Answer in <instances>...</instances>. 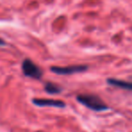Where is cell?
<instances>
[{"instance_id":"obj_6","label":"cell","mask_w":132,"mask_h":132,"mask_svg":"<svg viewBox=\"0 0 132 132\" xmlns=\"http://www.w3.org/2000/svg\"><path fill=\"white\" fill-rule=\"evenodd\" d=\"M44 90L49 94H57L62 92L61 87H59L58 85L52 82H46L45 85H44Z\"/></svg>"},{"instance_id":"obj_2","label":"cell","mask_w":132,"mask_h":132,"mask_svg":"<svg viewBox=\"0 0 132 132\" xmlns=\"http://www.w3.org/2000/svg\"><path fill=\"white\" fill-rule=\"evenodd\" d=\"M22 70L26 76L34 79H40L43 76V71L40 69L38 65L32 62L30 59L24 60L22 63Z\"/></svg>"},{"instance_id":"obj_4","label":"cell","mask_w":132,"mask_h":132,"mask_svg":"<svg viewBox=\"0 0 132 132\" xmlns=\"http://www.w3.org/2000/svg\"><path fill=\"white\" fill-rule=\"evenodd\" d=\"M33 103L39 107H53V108H64L65 103L62 101L53 99H34Z\"/></svg>"},{"instance_id":"obj_5","label":"cell","mask_w":132,"mask_h":132,"mask_svg":"<svg viewBox=\"0 0 132 132\" xmlns=\"http://www.w3.org/2000/svg\"><path fill=\"white\" fill-rule=\"evenodd\" d=\"M107 82H108V84L111 85V86L119 87V88L124 89V90H132V82H130V81H122V80L110 78V79L107 80Z\"/></svg>"},{"instance_id":"obj_7","label":"cell","mask_w":132,"mask_h":132,"mask_svg":"<svg viewBox=\"0 0 132 132\" xmlns=\"http://www.w3.org/2000/svg\"><path fill=\"white\" fill-rule=\"evenodd\" d=\"M4 44H5L4 41H3V40H1V39H0V45H4Z\"/></svg>"},{"instance_id":"obj_3","label":"cell","mask_w":132,"mask_h":132,"mask_svg":"<svg viewBox=\"0 0 132 132\" xmlns=\"http://www.w3.org/2000/svg\"><path fill=\"white\" fill-rule=\"evenodd\" d=\"M88 70L87 65H71L67 67H60V66H53L51 71L59 75H71V74L82 72Z\"/></svg>"},{"instance_id":"obj_1","label":"cell","mask_w":132,"mask_h":132,"mask_svg":"<svg viewBox=\"0 0 132 132\" xmlns=\"http://www.w3.org/2000/svg\"><path fill=\"white\" fill-rule=\"evenodd\" d=\"M77 101L85 107L96 111L109 110V107L103 102L100 97L92 94H81L77 96Z\"/></svg>"}]
</instances>
